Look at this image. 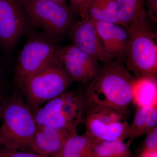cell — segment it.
Returning <instances> with one entry per match:
<instances>
[{
    "mask_svg": "<svg viewBox=\"0 0 157 157\" xmlns=\"http://www.w3.org/2000/svg\"><path fill=\"white\" fill-rule=\"evenodd\" d=\"M136 78L123 62L113 59L101 67L84 90L86 108L102 107L127 117Z\"/></svg>",
    "mask_w": 157,
    "mask_h": 157,
    "instance_id": "1",
    "label": "cell"
},
{
    "mask_svg": "<svg viewBox=\"0 0 157 157\" xmlns=\"http://www.w3.org/2000/svg\"><path fill=\"white\" fill-rule=\"evenodd\" d=\"M1 119L0 146L36 154L35 133L37 124L21 93L14 92L3 102Z\"/></svg>",
    "mask_w": 157,
    "mask_h": 157,
    "instance_id": "2",
    "label": "cell"
},
{
    "mask_svg": "<svg viewBox=\"0 0 157 157\" xmlns=\"http://www.w3.org/2000/svg\"><path fill=\"white\" fill-rule=\"evenodd\" d=\"M127 28L129 39L122 62L136 79L157 78V35L151 23H139Z\"/></svg>",
    "mask_w": 157,
    "mask_h": 157,
    "instance_id": "3",
    "label": "cell"
},
{
    "mask_svg": "<svg viewBox=\"0 0 157 157\" xmlns=\"http://www.w3.org/2000/svg\"><path fill=\"white\" fill-rule=\"evenodd\" d=\"M85 111L84 90H75L66 91L32 112L37 125L76 133Z\"/></svg>",
    "mask_w": 157,
    "mask_h": 157,
    "instance_id": "4",
    "label": "cell"
},
{
    "mask_svg": "<svg viewBox=\"0 0 157 157\" xmlns=\"http://www.w3.org/2000/svg\"><path fill=\"white\" fill-rule=\"evenodd\" d=\"M72 82L59 59L17 85L32 111L65 92Z\"/></svg>",
    "mask_w": 157,
    "mask_h": 157,
    "instance_id": "5",
    "label": "cell"
},
{
    "mask_svg": "<svg viewBox=\"0 0 157 157\" xmlns=\"http://www.w3.org/2000/svg\"><path fill=\"white\" fill-rule=\"evenodd\" d=\"M29 33L15 66L14 79L17 84L59 60V48L56 40L44 33Z\"/></svg>",
    "mask_w": 157,
    "mask_h": 157,
    "instance_id": "6",
    "label": "cell"
},
{
    "mask_svg": "<svg viewBox=\"0 0 157 157\" xmlns=\"http://www.w3.org/2000/svg\"><path fill=\"white\" fill-rule=\"evenodd\" d=\"M32 25L56 40L70 31L73 23V11L67 6L49 0H20Z\"/></svg>",
    "mask_w": 157,
    "mask_h": 157,
    "instance_id": "7",
    "label": "cell"
},
{
    "mask_svg": "<svg viewBox=\"0 0 157 157\" xmlns=\"http://www.w3.org/2000/svg\"><path fill=\"white\" fill-rule=\"evenodd\" d=\"M83 122L85 134L93 140H125L128 139L130 124L121 113L102 107L86 109Z\"/></svg>",
    "mask_w": 157,
    "mask_h": 157,
    "instance_id": "8",
    "label": "cell"
},
{
    "mask_svg": "<svg viewBox=\"0 0 157 157\" xmlns=\"http://www.w3.org/2000/svg\"><path fill=\"white\" fill-rule=\"evenodd\" d=\"M32 25L20 0H0V45L4 50H12Z\"/></svg>",
    "mask_w": 157,
    "mask_h": 157,
    "instance_id": "9",
    "label": "cell"
},
{
    "mask_svg": "<svg viewBox=\"0 0 157 157\" xmlns=\"http://www.w3.org/2000/svg\"><path fill=\"white\" fill-rule=\"evenodd\" d=\"M58 58L72 81L84 85L95 77L101 67L98 60L73 44L59 48Z\"/></svg>",
    "mask_w": 157,
    "mask_h": 157,
    "instance_id": "10",
    "label": "cell"
},
{
    "mask_svg": "<svg viewBox=\"0 0 157 157\" xmlns=\"http://www.w3.org/2000/svg\"><path fill=\"white\" fill-rule=\"evenodd\" d=\"M69 31L73 45L79 49L104 64L112 60L104 50L93 20L82 19L74 24Z\"/></svg>",
    "mask_w": 157,
    "mask_h": 157,
    "instance_id": "11",
    "label": "cell"
},
{
    "mask_svg": "<svg viewBox=\"0 0 157 157\" xmlns=\"http://www.w3.org/2000/svg\"><path fill=\"white\" fill-rule=\"evenodd\" d=\"M93 21L107 55L111 60L122 61L128 43V29L114 23Z\"/></svg>",
    "mask_w": 157,
    "mask_h": 157,
    "instance_id": "12",
    "label": "cell"
},
{
    "mask_svg": "<svg viewBox=\"0 0 157 157\" xmlns=\"http://www.w3.org/2000/svg\"><path fill=\"white\" fill-rule=\"evenodd\" d=\"M76 133L37 125L35 133L36 153L45 156H55L59 153L68 138Z\"/></svg>",
    "mask_w": 157,
    "mask_h": 157,
    "instance_id": "13",
    "label": "cell"
},
{
    "mask_svg": "<svg viewBox=\"0 0 157 157\" xmlns=\"http://www.w3.org/2000/svg\"><path fill=\"white\" fill-rule=\"evenodd\" d=\"M77 13L82 19L121 25L118 16L117 0H86Z\"/></svg>",
    "mask_w": 157,
    "mask_h": 157,
    "instance_id": "14",
    "label": "cell"
},
{
    "mask_svg": "<svg viewBox=\"0 0 157 157\" xmlns=\"http://www.w3.org/2000/svg\"><path fill=\"white\" fill-rule=\"evenodd\" d=\"M157 127V107H137L133 121L129 126L128 143Z\"/></svg>",
    "mask_w": 157,
    "mask_h": 157,
    "instance_id": "15",
    "label": "cell"
},
{
    "mask_svg": "<svg viewBox=\"0 0 157 157\" xmlns=\"http://www.w3.org/2000/svg\"><path fill=\"white\" fill-rule=\"evenodd\" d=\"M120 24L125 27L139 23L151 22L147 11L145 0H117Z\"/></svg>",
    "mask_w": 157,
    "mask_h": 157,
    "instance_id": "16",
    "label": "cell"
},
{
    "mask_svg": "<svg viewBox=\"0 0 157 157\" xmlns=\"http://www.w3.org/2000/svg\"><path fill=\"white\" fill-rule=\"evenodd\" d=\"M157 78L137 79L132 102L137 107H157Z\"/></svg>",
    "mask_w": 157,
    "mask_h": 157,
    "instance_id": "17",
    "label": "cell"
},
{
    "mask_svg": "<svg viewBox=\"0 0 157 157\" xmlns=\"http://www.w3.org/2000/svg\"><path fill=\"white\" fill-rule=\"evenodd\" d=\"M53 157H95L92 150V139L86 134L71 136L59 153Z\"/></svg>",
    "mask_w": 157,
    "mask_h": 157,
    "instance_id": "18",
    "label": "cell"
},
{
    "mask_svg": "<svg viewBox=\"0 0 157 157\" xmlns=\"http://www.w3.org/2000/svg\"><path fill=\"white\" fill-rule=\"evenodd\" d=\"M130 146L124 140L92 139V150L95 157H133Z\"/></svg>",
    "mask_w": 157,
    "mask_h": 157,
    "instance_id": "19",
    "label": "cell"
},
{
    "mask_svg": "<svg viewBox=\"0 0 157 157\" xmlns=\"http://www.w3.org/2000/svg\"><path fill=\"white\" fill-rule=\"evenodd\" d=\"M0 157H50L0 146Z\"/></svg>",
    "mask_w": 157,
    "mask_h": 157,
    "instance_id": "20",
    "label": "cell"
},
{
    "mask_svg": "<svg viewBox=\"0 0 157 157\" xmlns=\"http://www.w3.org/2000/svg\"><path fill=\"white\" fill-rule=\"evenodd\" d=\"M142 149L157 150V127L146 134Z\"/></svg>",
    "mask_w": 157,
    "mask_h": 157,
    "instance_id": "21",
    "label": "cell"
},
{
    "mask_svg": "<svg viewBox=\"0 0 157 157\" xmlns=\"http://www.w3.org/2000/svg\"><path fill=\"white\" fill-rule=\"evenodd\" d=\"M149 18L152 23L157 21V0H145Z\"/></svg>",
    "mask_w": 157,
    "mask_h": 157,
    "instance_id": "22",
    "label": "cell"
},
{
    "mask_svg": "<svg viewBox=\"0 0 157 157\" xmlns=\"http://www.w3.org/2000/svg\"><path fill=\"white\" fill-rule=\"evenodd\" d=\"M138 157H157V150L141 149Z\"/></svg>",
    "mask_w": 157,
    "mask_h": 157,
    "instance_id": "23",
    "label": "cell"
},
{
    "mask_svg": "<svg viewBox=\"0 0 157 157\" xmlns=\"http://www.w3.org/2000/svg\"><path fill=\"white\" fill-rule=\"evenodd\" d=\"M71 4V9L73 12L78 13L79 9L85 2L86 0H70Z\"/></svg>",
    "mask_w": 157,
    "mask_h": 157,
    "instance_id": "24",
    "label": "cell"
},
{
    "mask_svg": "<svg viewBox=\"0 0 157 157\" xmlns=\"http://www.w3.org/2000/svg\"><path fill=\"white\" fill-rule=\"evenodd\" d=\"M49 1L61 4V5H64V6H67L66 3V0H49Z\"/></svg>",
    "mask_w": 157,
    "mask_h": 157,
    "instance_id": "25",
    "label": "cell"
},
{
    "mask_svg": "<svg viewBox=\"0 0 157 157\" xmlns=\"http://www.w3.org/2000/svg\"><path fill=\"white\" fill-rule=\"evenodd\" d=\"M2 118V105L0 104V120Z\"/></svg>",
    "mask_w": 157,
    "mask_h": 157,
    "instance_id": "26",
    "label": "cell"
}]
</instances>
